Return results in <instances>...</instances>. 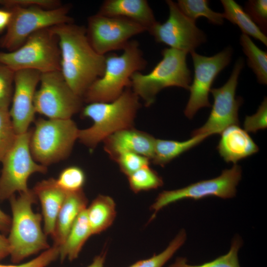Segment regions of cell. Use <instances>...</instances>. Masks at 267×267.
Instances as JSON below:
<instances>
[{
    "mask_svg": "<svg viewBox=\"0 0 267 267\" xmlns=\"http://www.w3.org/2000/svg\"><path fill=\"white\" fill-rule=\"evenodd\" d=\"M50 29L58 39L60 71L73 91L83 98L89 86L103 74L105 55L91 46L83 26L65 23Z\"/></svg>",
    "mask_w": 267,
    "mask_h": 267,
    "instance_id": "cell-1",
    "label": "cell"
},
{
    "mask_svg": "<svg viewBox=\"0 0 267 267\" xmlns=\"http://www.w3.org/2000/svg\"><path fill=\"white\" fill-rule=\"evenodd\" d=\"M140 106L139 98L131 88L113 101L88 103L81 109V115L91 119L93 124L88 128L79 129L78 139L90 149H94L111 134L133 128Z\"/></svg>",
    "mask_w": 267,
    "mask_h": 267,
    "instance_id": "cell-2",
    "label": "cell"
},
{
    "mask_svg": "<svg viewBox=\"0 0 267 267\" xmlns=\"http://www.w3.org/2000/svg\"><path fill=\"white\" fill-rule=\"evenodd\" d=\"M9 200L12 218L7 239L11 261L17 264L50 247L42 229V215L32 209L37 200L33 190L29 189L17 197L14 194Z\"/></svg>",
    "mask_w": 267,
    "mask_h": 267,
    "instance_id": "cell-3",
    "label": "cell"
},
{
    "mask_svg": "<svg viewBox=\"0 0 267 267\" xmlns=\"http://www.w3.org/2000/svg\"><path fill=\"white\" fill-rule=\"evenodd\" d=\"M105 69L102 75L88 89L83 96L87 103L110 102L130 88L132 76L145 69L147 62L138 42L130 40L121 55H105Z\"/></svg>",
    "mask_w": 267,
    "mask_h": 267,
    "instance_id": "cell-4",
    "label": "cell"
},
{
    "mask_svg": "<svg viewBox=\"0 0 267 267\" xmlns=\"http://www.w3.org/2000/svg\"><path fill=\"white\" fill-rule=\"evenodd\" d=\"M161 54L162 59L149 73L136 72L131 78V89L147 107L154 103L164 89L177 87L189 90L191 82L187 53L169 47L163 49Z\"/></svg>",
    "mask_w": 267,
    "mask_h": 267,
    "instance_id": "cell-5",
    "label": "cell"
},
{
    "mask_svg": "<svg viewBox=\"0 0 267 267\" xmlns=\"http://www.w3.org/2000/svg\"><path fill=\"white\" fill-rule=\"evenodd\" d=\"M79 130L71 119L37 120L29 141L35 161L47 167L66 159L78 139Z\"/></svg>",
    "mask_w": 267,
    "mask_h": 267,
    "instance_id": "cell-6",
    "label": "cell"
},
{
    "mask_svg": "<svg viewBox=\"0 0 267 267\" xmlns=\"http://www.w3.org/2000/svg\"><path fill=\"white\" fill-rule=\"evenodd\" d=\"M11 16L5 33L0 38V47L8 51L21 46L28 38L41 29L74 23L69 15L70 6L47 8L39 5H17L9 8Z\"/></svg>",
    "mask_w": 267,
    "mask_h": 267,
    "instance_id": "cell-7",
    "label": "cell"
},
{
    "mask_svg": "<svg viewBox=\"0 0 267 267\" xmlns=\"http://www.w3.org/2000/svg\"><path fill=\"white\" fill-rule=\"evenodd\" d=\"M60 61L58 39L50 28L34 33L15 50L0 51V63L14 72L27 69L41 73L60 71Z\"/></svg>",
    "mask_w": 267,
    "mask_h": 267,
    "instance_id": "cell-8",
    "label": "cell"
},
{
    "mask_svg": "<svg viewBox=\"0 0 267 267\" xmlns=\"http://www.w3.org/2000/svg\"><path fill=\"white\" fill-rule=\"evenodd\" d=\"M31 130L17 134L15 141L1 161L0 175V201L9 199L16 192L29 189L27 181L33 174H45L47 168L35 161L31 154L29 141Z\"/></svg>",
    "mask_w": 267,
    "mask_h": 267,
    "instance_id": "cell-9",
    "label": "cell"
},
{
    "mask_svg": "<svg viewBox=\"0 0 267 267\" xmlns=\"http://www.w3.org/2000/svg\"><path fill=\"white\" fill-rule=\"evenodd\" d=\"M40 87L35 92L36 113L48 119H71L83 108V98L69 86L60 71L41 74Z\"/></svg>",
    "mask_w": 267,
    "mask_h": 267,
    "instance_id": "cell-10",
    "label": "cell"
},
{
    "mask_svg": "<svg viewBox=\"0 0 267 267\" xmlns=\"http://www.w3.org/2000/svg\"><path fill=\"white\" fill-rule=\"evenodd\" d=\"M241 177L240 166L234 164L230 169L223 170L215 178L199 181L179 189L163 191L151 206L150 209L153 212L151 219L163 208L184 199L197 200L210 196L223 199L233 198Z\"/></svg>",
    "mask_w": 267,
    "mask_h": 267,
    "instance_id": "cell-11",
    "label": "cell"
},
{
    "mask_svg": "<svg viewBox=\"0 0 267 267\" xmlns=\"http://www.w3.org/2000/svg\"><path fill=\"white\" fill-rule=\"evenodd\" d=\"M244 65L243 59L239 58L227 82L220 88L211 89L214 103L210 115L202 126L193 131L192 136L221 134L230 126L239 125L238 110L243 100L240 97H236L235 94L239 76Z\"/></svg>",
    "mask_w": 267,
    "mask_h": 267,
    "instance_id": "cell-12",
    "label": "cell"
},
{
    "mask_svg": "<svg viewBox=\"0 0 267 267\" xmlns=\"http://www.w3.org/2000/svg\"><path fill=\"white\" fill-rule=\"evenodd\" d=\"M86 31L94 50L105 55L112 51L123 50L131 38L147 30L132 20L97 13L88 18Z\"/></svg>",
    "mask_w": 267,
    "mask_h": 267,
    "instance_id": "cell-13",
    "label": "cell"
},
{
    "mask_svg": "<svg viewBox=\"0 0 267 267\" xmlns=\"http://www.w3.org/2000/svg\"><path fill=\"white\" fill-rule=\"evenodd\" d=\"M166 2L169 10L168 19L162 23L157 22L148 32L157 43L187 53L194 51L206 42L205 33L196 26L195 21L181 12L176 2Z\"/></svg>",
    "mask_w": 267,
    "mask_h": 267,
    "instance_id": "cell-14",
    "label": "cell"
},
{
    "mask_svg": "<svg viewBox=\"0 0 267 267\" xmlns=\"http://www.w3.org/2000/svg\"><path fill=\"white\" fill-rule=\"evenodd\" d=\"M194 68V78L190 85V95L184 111L185 116L192 119L203 107L211 106L209 93L218 75L230 63L232 49L228 46L212 56L190 53Z\"/></svg>",
    "mask_w": 267,
    "mask_h": 267,
    "instance_id": "cell-15",
    "label": "cell"
},
{
    "mask_svg": "<svg viewBox=\"0 0 267 267\" xmlns=\"http://www.w3.org/2000/svg\"><path fill=\"white\" fill-rule=\"evenodd\" d=\"M41 74L30 69L15 72L11 106L9 111L17 134L28 131L30 125L34 121L36 113L34 97Z\"/></svg>",
    "mask_w": 267,
    "mask_h": 267,
    "instance_id": "cell-16",
    "label": "cell"
},
{
    "mask_svg": "<svg viewBox=\"0 0 267 267\" xmlns=\"http://www.w3.org/2000/svg\"><path fill=\"white\" fill-rule=\"evenodd\" d=\"M156 138L150 134L133 128L119 131L104 141V149L110 158L115 160L124 153H134L152 158Z\"/></svg>",
    "mask_w": 267,
    "mask_h": 267,
    "instance_id": "cell-17",
    "label": "cell"
},
{
    "mask_svg": "<svg viewBox=\"0 0 267 267\" xmlns=\"http://www.w3.org/2000/svg\"><path fill=\"white\" fill-rule=\"evenodd\" d=\"M217 150L224 161L234 164L259 151V147L248 133L238 125H231L221 134Z\"/></svg>",
    "mask_w": 267,
    "mask_h": 267,
    "instance_id": "cell-18",
    "label": "cell"
},
{
    "mask_svg": "<svg viewBox=\"0 0 267 267\" xmlns=\"http://www.w3.org/2000/svg\"><path fill=\"white\" fill-rule=\"evenodd\" d=\"M32 190L41 204L44 231L46 235L51 237L67 193L57 185L55 178H52L38 182Z\"/></svg>",
    "mask_w": 267,
    "mask_h": 267,
    "instance_id": "cell-19",
    "label": "cell"
},
{
    "mask_svg": "<svg viewBox=\"0 0 267 267\" xmlns=\"http://www.w3.org/2000/svg\"><path fill=\"white\" fill-rule=\"evenodd\" d=\"M97 13L132 20L145 27L147 31L157 22L146 0H106Z\"/></svg>",
    "mask_w": 267,
    "mask_h": 267,
    "instance_id": "cell-20",
    "label": "cell"
},
{
    "mask_svg": "<svg viewBox=\"0 0 267 267\" xmlns=\"http://www.w3.org/2000/svg\"><path fill=\"white\" fill-rule=\"evenodd\" d=\"M87 204L88 199L83 190L67 193L51 236L53 245L59 247L64 243L73 223L81 212L87 208Z\"/></svg>",
    "mask_w": 267,
    "mask_h": 267,
    "instance_id": "cell-21",
    "label": "cell"
},
{
    "mask_svg": "<svg viewBox=\"0 0 267 267\" xmlns=\"http://www.w3.org/2000/svg\"><path fill=\"white\" fill-rule=\"evenodd\" d=\"M92 235L86 208L79 214L71 227L64 243L59 247L61 262L77 259L86 241Z\"/></svg>",
    "mask_w": 267,
    "mask_h": 267,
    "instance_id": "cell-22",
    "label": "cell"
},
{
    "mask_svg": "<svg viewBox=\"0 0 267 267\" xmlns=\"http://www.w3.org/2000/svg\"><path fill=\"white\" fill-rule=\"evenodd\" d=\"M92 235L99 234L109 228L116 215V204L111 197L98 195L86 208Z\"/></svg>",
    "mask_w": 267,
    "mask_h": 267,
    "instance_id": "cell-23",
    "label": "cell"
},
{
    "mask_svg": "<svg viewBox=\"0 0 267 267\" xmlns=\"http://www.w3.org/2000/svg\"><path fill=\"white\" fill-rule=\"evenodd\" d=\"M207 137L206 135H196L182 141L156 138L151 161L155 165L163 167L200 143Z\"/></svg>",
    "mask_w": 267,
    "mask_h": 267,
    "instance_id": "cell-24",
    "label": "cell"
},
{
    "mask_svg": "<svg viewBox=\"0 0 267 267\" xmlns=\"http://www.w3.org/2000/svg\"><path fill=\"white\" fill-rule=\"evenodd\" d=\"M221 2L224 8V18L237 25L242 34L249 35L267 45L266 35L239 4L233 0H222Z\"/></svg>",
    "mask_w": 267,
    "mask_h": 267,
    "instance_id": "cell-25",
    "label": "cell"
},
{
    "mask_svg": "<svg viewBox=\"0 0 267 267\" xmlns=\"http://www.w3.org/2000/svg\"><path fill=\"white\" fill-rule=\"evenodd\" d=\"M243 51L247 57V63L260 84H267V52L259 48L247 35L240 38Z\"/></svg>",
    "mask_w": 267,
    "mask_h": 267,
    "instance_id": "cell-26",
    "label": "cell"
},
{
    "mask_svg": "<svg viewBox=\"0 0 267 267\" xmlns=\"http://www.w3.org/2000/svg\"><path fill=\"white\" fill-rule=\"evenodd\" d=\"M208 3L207 0H178L177 2L181 12L194 21L199 17L203 16L210 23L222 25L223 22V14L212 10Z\"/></svg>",
    "mask_w": 267,
    "mask_h": 267,
    "instance_id": "cell-27",
    "label": "cell"
},
{
    "mask_svg": "<svg viewBox=\"0 0 267 267\" xmlns=\"http://www.w3.org/2000/svg\"><path fill=\"white\" fill-rule=\"evenodd\" d=\"M242 245L240 237H234L229 251L226 254L200 265H191L186 258H178L175 262L168 267H240L238 261V251Z\"/></svg>",
    "mask_w": 267,
    "mask_h": 267,
    "instance_id": "cell-28",
    "label": "cell"
},
{
    "mask_svg": "<svg viewBox=\"0 0 267 267\" xmlns=\"http://www.w3.org/2000/svg\"><path fill=\"white\" fill-rule=\"evenodd\" d=\"M128 178L129 186L134 193L155 189L163 184L162 177L149 165L141 168Z\"/></svg>",
    "mask_w": 267,
    "mask_h": 267,
    "instance_id": "cell-29",
    "label": "cell"
},
{
    "mask_svg": "<svg viewBox=\"0 0 267 267\" xmlns=\"http://www.w3.org/2000/svg\"><path fill=\"white\" fill-rule=\"evenodd\" d=\"M186 239V232L181 229L162 252L137 261L128 267H163L184 243Z\"/></svg>",
    "mask_w": 267,
    "mask_h": 267,
    "instance_id": "cell-30",
    "label": "cell"
},
{
    "mask_svg": "<svg viewBox=\"0 0 267 267\" xmlns=\"http://www.w3.org/2000/svg\"><path fill=\"white\" fill-rule=\"evenodd\" d=\"M86 177L83 170L77 166L64 169L55 179L57 185L66 193L83 190Z\"/></svg>",
    "mask_w": 267,
    "mask_h": 267,
    "instance_id": "cell-31",
    "label": "cell"
},
{
    "mask_svg": "<svg viewBox=\"0 0 267 267\" xmlns=\"http://www.w3.org/2000/svg\"><path fill=\"white\" fill-rule=\"evenodd\" d=\"M9 108H0V162L13 145L16 134L9 111Z\"/></svg>",
    "mask_w": 267,
    "mask_h": 267,
    "instance_id": "cell-32",
    "label": "cell"
},
{
    "mask_svg": "<svg viewBox=\"0 0 267 267\" xmlns=\"http://www.w3.org/2000/svg\"><path fill=\"white\" fill-rule=\"evenodd\" d=\"M15 72L0 63V108H9L11 103Z\"/></svg>",
    "mask_w": 267,
    "mask_h": 267,
    "instance_id": "cell-33",
    "label": "cell"
},
{
    "mask_svg": "<svg viewBox=\"0 0 267 267\" xmlns=\"http://www.w3.org/2000/svg\"><path fill=\"white\" fill-rule=\"evenodd\" d=\"M114 161L118 164L121 171L128 177L141 168L149 165L150 160L140 154L128 152L120 154Z\"/></svg>",
    "mask_w": 267,
    "mask_h": 267,
    "instance_id": "cell-34",
    "label": "cell"
},
{
    "mask_svg": "<svg viewBox=\"0 0 267 267\" xmlns=\"http://www.w3.org/2000/svg\"><path fill=\"white\" fill-rule=\"evenodd\" d=\"M245 11L265 34L267 31V0H250L246 2Z\"/></svg>",
    "mask_w": 267,
    "mask_h": 267,
    "instance_id": "cell-35",
    "label": "cell"
},
{
    "mask_svg": "<svg viewBox=\"0 0 267 267\" xmlns=\"http://www.w3.org/2000/svg\"><path fill=\"white\" fill-rule=\"evenodd\" d=\"M267 100L265 97L258 108L256 113L252 116H247L243 126L244 130L255 133L258 131L267 128Z\"/></svg>",
    "mask_w": 267,
    "mask_h": 267,
    "instance_id": "cell-36",
    "label": "cell"
},
{
    "mask_svg": "<svg viewBox=\"0 0 267 267\" xmlns=\"http://www.w3.org/2000/svg\"><path fill=\"white\" fill-rule=\"evenodd\" d=\"M59 247L53 245L27 262L14 265L0 264V267H46L59 258Z\"/></svg>",
    "mask_w": 267,
    "mask_h": 267,
    "instance_id": "cell-37",
    "label": "cell"
},
{
    "mask_svg": "<svg viewBox=\"0 0 267 267\" xmlns=\"http://www.w3.org/2000/svg\"><path fill=\"white\" fill-rule=\"evenodd\" d=\"M11 13L6 8L0 9V34L6 30L11 18Z\"/></svg>",
    "mask_w": 267,
    "mask_h": 267,
    "instance_id": "cell-38",
    "label": "cell"
},
{
    "mask_svg": "<svg viewBox=\"0 0 267 267\" xmlns=\"http://www.w3.org/2000/svg\"><path fill=\"white\" fill-rule=\"evenodd\" d=\"M11 223V218L0 208V232L8 233Z\"/></svg>",
    "mask_w": 267,
    "mask_h": 267,
    "instance_id": "cell-39",
    "label": "cell"
},
{
    "mask_svg": "<svg viewBox=\"0 0 267 267\" xmlns=\"http://www.w3.org/2000/svg\"><path fill=\"white\" fill-rule=\"evenodd\" d=\"M9 255V246L7 238L0 233V261Z\"/></svg>",
    "mask_w": 267,
    "mask_h": 267,
    "instance_id": "cell-40",
    "label": "cell"
},
{
    "mask_svg": "<svg viewBox=\"0 0 267 267\" xmlns=\"http://www.w3.org/2000/svg\"><path fill=\"white\" fill-rule=\"evenodd\" d=\"M106 258V252H103L95 256L92 263L87 267H104Z\"/></svg>",
    "mask_w": 267,
    "mask_h": 267,
    "instance_id": "cell-41",
    "label": "cell"
}]
</instances>
